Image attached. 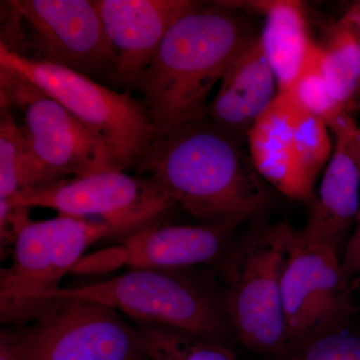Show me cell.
<instances>
[{
	"instance_id": "cell-6",
	"label": "cell",
	"mask_w": 360,
	"mask_h": 360,
	"mask_svg": "<svg viewBox=\"0 0 360 360\" xmlns=\"http://www.w3.org/2000/svg\"><path fill=\"white\" fill-rule=\"evenodd\" d=\"M4 13L0 45L9 51L115 82L110 47L94 1L11 0Z\"/></svg>"
},
{
	"instance_id": "cell-14",
	"label": "cell",
	"mask_w": 360,
	"mask_h": 360,
	"mask_svg": "<svg viewBox=\"0 0 360 360\" xmlns=\"http://www.w3.org/2000/svg\"><path fill=\"white\" fill-rule=\"evenodd\" d=\"M333 132L335 150L307 224L300 232L305 240L330 243L340 248L360 212L359 127L347 122Z\"/></svg>"
},
{
	"instance_id": "cell-17",
	"label": "cell",
	"mask_w": 360,
	"mask_h": 360,
	"mask_svg": "<svg viewBox=\"0 0 360 360\" xmlns=\"http://www.w3.org/2000/svg\"><path fill=\"white\" fill-rule=\"evenodd\" d=\"M265 15L260 45L277 84V91H290L302 71L314 41L307 33L304 11L293 0L252 2Z\"/></svg>"
},
{
	"instance_id": "cell-1",
	"label": "cell",
	"mask_w": 360,
	"mask_h": 360,
	"mask_svg": "<svg viewBox=\"0 0 360 360\" xmlns=\"http://www.w3.org/2000/svg\"><path fill=\"white\" fill-rule=\"evenodd\" d=\"M137 169L205 224L240 225L271 200L269 184L255 169L245 143L210 117L153 141Z\"/></svg>"
},
{
	"instance_id": "cell-26",
	"label": "cell",
	"mask_w": 360,
	"mask_h": 360,
	"mask_svg": "<svg viewBox=\"0 0 360 360\" xmlns=\"http://www.w3.org/2000/svg\"><path fill=\"white\" fill-rule=\"evenodd\" d=\"M359 165H360V149H359Z\"/></svg>"
},
{
	"instance_id": "cell-15",
	"label": "cell",
	"mask_w": 360,
	"mask_h": 360,
	"mask_svg": "<svg viewBox=\"0 0 360 360\" xmlns=\"http://www.w3.org/2000/svg\"><path fill=\"white\" fill-rule=\"evenodd\" d=\"M276 94V77L257 35L232 59L208 103L207 117L245 143L251 127Z\"/></svg>"
},
{
	"instance_id": "cell-24",
	"label": "cell",
	"mask_w": 360,
	"mask_h": 360,
	"mask_svg": "<svg viewBox=\"0 0 360 360\" xmlns=\"http://www.w3.org/2000/svg\"><path fill=\"white\" fill-rule=\"evenodd\" d=\"M356 226L350 238L342 262V270L345 279L352 288L360 285V212L357 217Z\"/></svg>"
},
{
	"instance_id": "cell-25",
	"label": "cell",
	"mask_w": 360,
	"mask_h": 360,
	"mask_svg": "<svg viewBox=\"0 0 360 360\" xmlns=\"http://www.w3.org/2000/svg\"><path fill=\"white\" fill-rule=\"evenodd\" d=\"M350 13H352V18H354L355 25H356L357 30H359V40H360V2L359 4H354L352 8L349 9ZM357 101L360 104V89L359 92V96H357Z\"/></svg>"
},
{
	"instance_id": "cell-20",
	"label": "cell",
	"mask_w": 360,
	"mask_h": 360,
	"mask_svg": "<svg viewBox=\"0 0 360 360\" xmlns=\"http://www.w3.org/2000/svg\"><path fill=\"white\" fill-rule=\"evenodd\" d=\"M142 347L153 360H236L227 345L188 335L184 331L134 321Z\"/></svg>"
},
{
	"instance_id": "cell-4",
	"label": "cell",
	"mask_w": 360,
	"mask_h": 360,
	"mask_svg": "<svg viewBox=\"0 0 360 360\" xmlns=\"http://www.w3.org/2000/svg\"><path fill=\"white\" fill-rule=\"evenodd\" d=\"M295 232L288 222L259 227L221 262L232 331L246 347L278 360L288 348L281 281Z\"/></svg>"
},
{
	"instance_id": "cell-23",
	"label": "cell",
	"mask_w": 360,
	"mask_h": 360,
	"mask_svg": "<svg viewBox=\"0 0 360 360\" xmlns=\"http://www.w3.org/2000/svg\"><path fill=\"white\" fill-rule=\"evenodd\" d=\"M281 360H360V335L347 324L323 328L293 343Z\"/></svg>"
},
{
	"instance_id": "cell-22",
	"label": "cell",
	"mask_w": 360,
	"mask_h": 360,
	"mask_svg": "<svg viewBox=\"0 0 360 360\" xmlns=\"http://www.w3.org/2000/svg\"><path fill=\"white\" fill-rule=\"evenodd\" d=\"M290 91L302 108L321 118L328 127L347 111L331 94L322 72L319 46L315 42Z\"/></svg>"
},
{
	"instance_id": "cell-16",
	"label": "cell",
	"mask_w": 360,
	"mask_h": 360,
	"mask_svg": "<svg viewBox=\"0 0 360 360\" xmlns=\"http://www.w3.org/2000/svg\"><path fill=\"white\" fill-rule=\"evenodd\" d=\"M296 105L290 91H277L251 127L246 143L255 169L270 186L293 200H307L296 160Z\"/></svg>"
},
{
	"instance_id": "cell-19",
	"label": "cell",
	"mask_w": 360,
	"mask_h": 360,
	"mask_svg": "<svg viewBox=\"0 0 360 360\" xmlns=\"http://www.w3.org/2000/svg\"><path fill=\"white\" fill-rule=\"evenodd\" d=\"M45 186L22 125L9 104L0 101V200H11L26 189Z\"/></svg>"
},
{
	"instance_id": "cell-5",
	"label": "cell",
	"mask_w": 360,
	"mask_h": 360,
	"mask_svg": "<svg viewBox=\"0 0 360 360\" xmlns=\"http://www.w3.org/2000/svg\"><path fill=\"white\" fill-rule=\"evenodd\" d=\"M1 345L15 360H142L139 330L118 310L85 298H47Z\"/></svg>"
},
{
	"instance_id": "cell-3",
	"label": "cell",
	"mask_w": 360,
	"mask_h": 360,
	"mask_svg": "<svg viewBox=\"0 0 360 360\" xmlns=\"http://www.w3.org/2000/svg\"><path fill=\"white\" fill-rule=\"evenodd\" d=\"M75 296L103 303L135 321L160 324L226 345L233 333L224 295L189 269H129L120 276L44 297Z\"/></svg>"
},
{
	"instance_id": "cell-10",
	"label": "cell",
	"mask_w": 360,
	"mask_h": 360,
	"mask_svg": "<svg viewBox=\"0 0 360 360\" xmlns=\"http://www.w3.org/2000/svg\"><path fill=\"white\" fill-rule=\"evenodd\" d=\"M6 201L15 208H51L65 217L108 222L122 238L160 220L175 206L151 180L123 170L59 180L20 191Z\"/></svg>"
},
{
	"instance_id": "cell-2",
	"label": "cell",
	"mask_w": 360,
	"mask_h": 360,
	"mask_svg": "<svg viewBox=\"0 0 360 360\" xmlns=\"http://www.w3.org/2000/svg\"><path fill=\"white\" fill-rule=\"evenodd\" d=\"M255 37L245 15L229 2H198L175 21L153 61L130 86L141 94L153 141L207 117L213 86Z\"/></svg>"
},
{
	"instance_id": "cell-7",
	"label": "cell",
	"mask_w": 360,
	"mask_h": 360,
	"mask_svg": "<svg viewBox=\"0 0 360 360\" xmlns=\"http://www.w3.org/2000/svg\"><path fill=\"white\" fill-rule=\"evenodd\" d=\"M0 68L32 82L63 106L106 146L122 170L137 167L153 141L141 99L115 91L94 78L16 56L0 45Z\"/></svg>"
},
{
	"instance_id": "cell-13",
	"label": "cell",
	"mask_w": 360,
	"mask_h": 360,
	"mask_svg": "<svg viewBox=\"0 0 360 360\" xmlns=\"http://www.w3.org/2000/svg\"><path fill=\"white\" fill-rule=\"evenodd\" d=\"M110 47L115 82L131 86L191 0H94Z\"/></svg>"
},
{
	"instance_id": "cell-8",
	"label": "cell",
	"mask_w": 360,
	"mask_h": 360,
	"mask_svg": "<svg viewBox=\"0 0 360 360\" xmlns=\"http://www.w3.org/2000/svg\"><path fill=\"white\" fill-rule=\"evenodd\" d=\"M120 232L108 222L58 215L32 221L16 233L13 262L0 277L2 323L20 324L49 293L60 288L90 245Z\"/></svg>"
},
{
	"instance_id": "cell-9",
	"label": "cell",
	"mask_w": 360,
	"mask_h": 360,
	"mask_svg": "<svg viewBox=\"0 0 360 360\" xmlns=\"http://www.w3.org/2000/svg\"><path fill=\"white\" fill-rule=\"evenodd\" d=\"M0 101L22 113V127L45 186L66 175L80 177L122 170L110 149L61 104L32 82L2 68Z\"/></svg>"
},
{
	"instance_id": "cell-12",
	"label": "cell",
	"mask_w": 360,
	"mask_h": 360,
	"mask_svg": "<svg viewBox=\"0 0 360 360\" xmlns=\"http://www.w3.org/2000/svg\"><path fill=\"white\" fill-rule=\"evenodd\" d=\"M238 225H176L158 220L123 236L120 245L82 258L72 272L96 274L120 267L191 269L221 264L231 250L232 236Z\"/></svg>"
},
{
	"instance_id": "cell-11",
	"label": "cell",
	"mask_w": 360,
	"mask_h": 360,
	"mask_svg": "<svg viewBox=\"0 0 360 360\" xmlns=\"http://www.w3.org/2000/svg\"><path fill=\"white\" fill-rule=\"evenodd\" d=\"M352 288L340 248L305 240L296 229L281 281L288 347L315 331L347 324L359 310Z\"/></svg>"
},
{
	"instance_id": "cell-18",
	"label": "cell",
	"mask_w": 360,
	"mask_h": 360,
	"mask_svg": "<svg viewBox=\"0 0 360 360\" xmlns=\"http://www.w3.org/2000/svg\"><path fill=\"white\" fill-rule=\"evenodd\" d=\"M319 46L322 72L331 94L347 110L360 89L359 34L349 11L328 27Z\"/></svg>"
},
{
	"instance_id": "cell-21",
	"label": "cell",
	"mask_w": 360,
	"mask_h": 360,
	"mask_svg": "<svg viewBox=\"0 0 360 360\" xmlns=\"http://www.w3.org/2000/svg\"><path fill=\"white\" fill-rule=\"evenodd\" d=\"M328 129L323 120L297 103L295 120L296 160L309 200L314 193L317 175L328 165L335 150Z\"/></svg>"
}]
</instances>
